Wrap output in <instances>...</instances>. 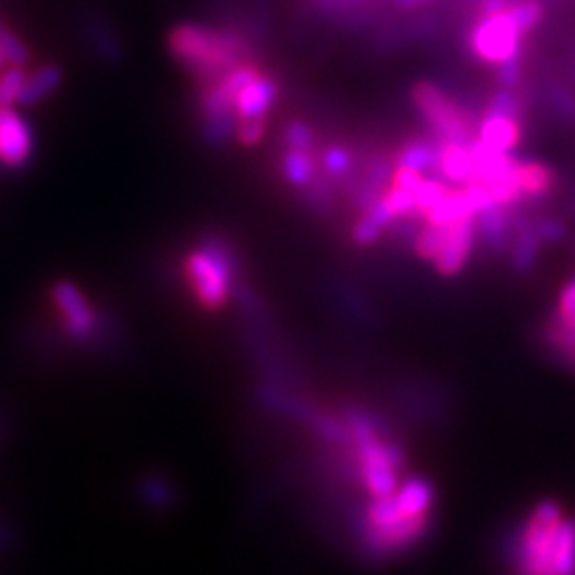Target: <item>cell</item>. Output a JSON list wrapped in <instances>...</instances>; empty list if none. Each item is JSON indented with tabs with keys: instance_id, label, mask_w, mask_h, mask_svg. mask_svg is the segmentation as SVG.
I'll list each match as a JSON object with an SVG mask.
<instances>
[{
	"instance_id": "18",
	"label": "cell",
	"mask_w": 575,
	"mask_h": 575,
	"mask_svg": "<svg viewBox=\"0 0 575 575\" xmlns=\"http://www.w3.org/2000/svg\"><path fill=\"white\" fill-rule=\"evenodd\" d=\"M467 216H476V213L472 211L469 198L465 194V188L461 186L458 191H448V194L425 216V220H427V224L450 227V224H454Z\"/></svg>"
},
{
	"instance_id": "8",
	"label": "cell",
	"mask_w": 575,
	"mask_h": 575,
	"mask_svg": "<svg viewBox=\"0 0 575 575\" xmlns=\"http://www.w3.org/2000/svg\"><path fill=\"white\" fill-rule=\"evenodd\" d=\"M478 220V235L488 252L501 254L507 249V245L514 241L518 231V224L523 222L521 216H516L514 207L507 205H492L476 216Z\"/></svg>"
},
{
	"instance_id": "10",
	"label": "cell",
	"mask_w": 575,
	"mask_h": 575,
	"mask_svg": "<svg viewBox=\"0 0 575 575\" xmlns=\"http://www.w3.org/2000/svg\"><path fill=\"white\" fill-rule=\"evenodd\" d=\"M435 178L437 180L441 178L443 182H454V184H461V186L474 182L476 167H474V158H472L469 145H441Z\"/></svg>"
},
{
	"instance_id": "20",
	"label": "cell",
	"mask_w": 575,
	"mask_h": 575,
	"mask_svg": "<svg viewBox=\"0 0 575 575\" xmlns=\"http://www.w3.org/2000/svg\"><path fill=\"white\" fill-rule=\"evenodd\" d=\"M282 173L288 184L296 188L309 186L318 173V162L311 156V149H288L282 160Z\"/></svg>"
},
{
	"instance_id": "33",
	"label": "cell",
	"mask_w": 575,
	"mask_h": 575,
	"mask_svg": "<svg viewBox=\"0 0 575 575\" xmlns=\"http://www.w3.org/2000/svg\"><path fill=\"white\" fill-rule=\"evenodd\" d=\"M550 107L563 120H575V95L565 88H554L550 93Z\"/></svg>"
},
{
	"instance_id": "30",
	"label": "cell",
	"mask_w": 575,
	"mask_h": 575,
	"mask_svg": "<svg viewBox=\"0 0 575 575\" xmlns=\"http://www.w3.org/2000/svg\"><path fill=\"white\" fill-rule=\"evenodd\" d=\"M322 169L327 171V175L331 178H343L350 173L352 169V158L345 149L341 147H329L322 156Z\"/></svg>"
},
{
	"instance_id": "38",
	"label": "cell",
	"mask_w": 575,
	"mask_h": 575,
	"mask_svg": "<svg viewBox=\"0 0 575 575\" xmlns=\"http://www.w3.org/2000/svg\"><path fill=\"white\" fill-rule=\"evenodd\" d=\"M4 64V56H2V51H0V66Z\"/></svg>"
},
{
	"instance_id": "11",
	"label": "cell",
	"mask_w": 575,
	"mask_h": 575,
	"mask_svg": "<svg viewBox=\"0 0 575 575\" xmlns=\"http://www.w3.org/2000/svg\"><path fill=\"white\" fill-rule=\"evenodd\" d=\"M476 139L499 151H512L523 139V122L514 118H505V115L481 113Z\"/></svg>"
},
{
	"instance_id": "1",
	"label": "cell",
	"mask_w": 575,
	"mask_h": 575,
	"mask_svg": "<svg viewBox=\"0 0 575 575\" xmlns=\"http://www.w3.org/2000/svg\"><path fill=\"white\" fill-rule=\"evenodd\" d=\"M173 56L203 82L213 84L245 58V41L235 30L182 24L169 37Z\"/></svg>"
},
{
	"instance_id": "16",
	"label": "cell",
	"mask_w": 575,
	"mask_h": 575,
	"mask_svg": "<svg viewBox=\"0 0 575 575\" xmlns=\"http://www.w3.org/2000/svg\"><path fill=\"white\" fill-rule=\"evenodd\" d=\"M443 142H439L435 135L431 137H420L414 142H407L403 149L399 151V167H407L414 171H429L431 175L437 173V162H439V149Z\"/></svg>"
},
{
	"instance_id": "39",
	"label": "cell",
	"mask_w": 575,
	"mask_h": 575,
	"mask_svg": "<svg viewBox=\"0 0 575 575\" xmlns=\"http://www.w3.org/2000/svg\"><path fill=\"white\" fill-rule=\"evenodd\" d=\"M574 282H575V278H574Z\"/></svg>"
},
{
	"instance_id": "37",
	"label": "cell",
	"mask_w": 575,
	"mask_h": 575,
	"mask_svg": "<svg viewBox=\"0 0 575 575\" xmlns=\"http://www.w3.org/2000/svg\"><path fill=\"white\" fill-rule=\"evenodd\" d=\"M9 539H11V533L4 527H0V548L9 546Z\"/></svg>"
},
{
	"instance_id": "9",
	"label": "cell",
	"mask_w": 575,
	"mask_h": 575,
	"mask_svg": "<svg viewBox=\"0 0 575 575\" xmlns=\"http://www.w3.org/2000/svg\"><path fill=\"white\" fill-rule=\"evenodd\" d=\"M278 82L267 75H256L237 98H235V113L241 120H260L267 115V111L273 107L278 98Z\"/></svg>"
},
{
	"instance_id": "25",
	"label": "cell",
	"mask_w": 575,
	"mask_h": 575,
	"mask_svg": "<svg viewBox=\"0 0 575 575\" xmlns=\"http://www.w3.org/2000/svg\"><path fill=\"white\" fill-rule=\"evenodd\" d=\"M24 66H9L0 73V107H15L26 82Z\"/></svg>"
},
{
	"instance_id": "34",
	"label": "cell",
	"mask_w": 575,
	"mask_h": 575,
	"mask_svg": "<svg viewBox=\"0 0 575 575\" xmlns=\"http://www.w3.org/2000/svg\"><path fill=\"white\" fill-rule=\"evenodd\" d=\"M265 137V118L260 120H241L237 126V139L243 145H256Z\"/></svg>"
},
{
	"instance_id": "26",
	"label": "cell",
	"mask_w": 575,
	"mask_h": 575,
	"mask_svg": "<svg viewBox=\"0 0 575 575\" xmlns=\"http://www.w3.org/2000/svg\"><path fill=\"white\" fill-rule=\"evenodd\" d=\"M448 194V186L443 180L437 178H423L420 186L414 192V203H416V213L418 216H427L432 207Z\"/></svg>"
},
{
	"instance_id": "28",
	"label": "cell",
	"mask_w": 575,
	"mask_h": 575,
	"mask_svg": "<svg viewBox=\"0 0 575 575\" xmlns=\"http://www.w3.org/2000/svg\"><path fill=\"white\" fill-rule=\"evenodd\" d=\"M0 51L4 56V62H9L11 66H24L30 58V51L24 46V41L7 28L0 33Z\"/></svg>"
},
{
	"instance_id": "22",
	"label": "cell",
	"mask_w": 575,
	"mask_h": 575,
	"mask_svg": "<svg viewBox=\"0 0 575 575\" xmlns=\"http://www.w3.org/2000/svg\"><path fill=\"white\" fill-rule=\"evenodd\" d=\"M314 431L318 432L325 441L333 443V445H347L352 443L350 439V429L345 425L343 418H337L331 414H320V412H314V416L309 418Z\"/></svg>"
},
{
	"instance_id": "13",
	"label": "cell",
	"mask_w": 575,
	"mask_h": 575,
	"mask_svg": "<svg viewBox=\"0 0 575 575\" xmlns=\"http://www.w3.org/2000/svg\"><path fill=\"white\" fill-rule=\"evenodd\" d=\"M541 343L559 363L575 371V327H570L552 316L541 327Z\"/></svg>"
},
{
	"instance_id": "4",
	"label": "cell",
	"mask_w": 575,
	"mask_h": 575,
	"mask_svg": "<svg viewBox=\"0 0 575 575\" xmlns=\"http://www.w3.org/2000/svg\"><path fill=\"white\" fill-rule=\"evenodd\" d=\"M521 28L505 9L501 13L479 15L469 33V49L481 62L499 66L501 62L525 49L521 46Z\"/></svg>"
},
{
	"instance_id": "7",
	"label": "cell",
	"mask_w": 575,
	"mask_h": 575,
	"mask_svg": "<svg viewBox=\"0 0 575 575\" xmlns=\"http://www.w3.org/2000/svg\"><path fill=\"white\" fill-rule=\"evenodd\" d=\"M476 240H478L476 216H467V218L450 224L448 227V241H445L443 249L439 252V256L435 258L437 271L445 278L458 276L465 269V265L474 252Z\"/></svg>"
},
{
	"instance_id": "6",
	"label": "cell",
	"mask_w": 575,
	"mask_h": 575,
	"mask_svg": "<svg viewBox=\"0 0 575 575\" xmlns=\"http://www.w3.org/2000/svg\"><path fill=\"white\" fill-rule=\"evenodd\" d=\"M33 147L28 122L13 107H0V162L9 169H20L30 160Z\"/></svg>"
},
{
	"instance_id": "32",
	"label": "cell",
	"mask_w": 575,
	"mask_h": 575,
	"mask_svg": "<svg viewBox=\"0 0 575 575\" xmlns=\"http://www.w3.org/2000/svg\"><path fill=\"white\" fill-rule=\"evenodd\" d=\"M533 231L537 233V237L541 240V243H559V241L565 237V227L563 222H559L556 218H550V216H543V218H537L530 222Z\"/></svg>"
},
{
	"instance_id": "24",
	"label": "cell",
	"mask_w": 575,
	"mask_h": 575,
	"mask_svg": "<svg viewBox=\"0 0 575 575\" xmlns=\"http://www.w3.org/2000/svg\"><path fill=\"white\" fill-rule=\"evenodd\" d=\"M448 241V227H437V224H427V229H423L416 240H414V247H416V254L423 258V260H431L435 262V258L439 256V252L443 249Z\"/></svg>"
},
{
	"instance_id": "21",
	"label": "cell",
	"mask_w": 575,
	"mask_h": 575,
	"mask_svg": "<svg viewBox=\"0 0 575 575\" xmlns=\"http://www.w3.org/2000/svg\"><path fill=\"white\" fill-rule=\"evenodd\" d=\"M137 492H139V499L144 505H147L149 510H158V512L173 507V503L178 501L175 486L169 479L156 476V474L145 476L139 481Z\"/></svg>"
},
{
	"instance_id": "35",
	"label": "cell",
	"mask_w": 575,
	"mask_h": 575,
	"mask_svg": "<svg viewBox=\"0 0 575 575\" xmlns=\"http://www.w3.org/2000/svg\"><path fill=\"white\" fill-rule=\"evenodd\" d=\"M510 7V0H479V15L501 13Z\"/></svg>"
},
{
	"instance_id": "31",
	"label": "cell",
	"mask_w": 575,
	"mask_h": 575,
	"mask_svg": "<svg viewBox=\"0 0 575 575\" xmlns=\"http://www.w3.org/2000/svg\"><path fill=\"white\" fill-rule=\"evenodd\" d=\"M284 144L288 149H311L314 147V131L305 122H292L284 131Z\"/></svg>"
},
{
	"instance_id": "5",
	"label": "cell",
	"mask_w": 575,
	"mask_h": 575,
	"mask_svg": "<svg viewBox=\"0 0 575 575\" xmlns=\"http://www.w3.org/2000/svg\"><path fill=\"white\" fill-rule=\"evenodd\" d=\"M51 301L62 318L64 331L77 341H84L93 335L98 327L95 307L86 298V294L73 282H58L51 288Z\"/></svg>"
},
{
	"instance_id": "3",
	"label": "cell",
	"mask_w": 575,
	"mask_h": 575,
	"mask_svg": "<svg viewBox=\"0 0 575 575\" xmlns=\"http://www.w3.org/2000/svg\"><path fill=\"white\" fill-rule=\"evenodd\" d=\"M412 98L435 135L443 144L472 145L478 135L474 113L458 107L441 88L431 82H418L412 88Z\"/></svg>"
},
{
	"instance_id": "14",
	"label": "cell",
	"mask_w": 575,
	"mask_h": 575,
	"mask_svg": "<svg viewBox=\"0 0 575 575\" xmlns=\"http://www.w3.org/2000/svg\"><path fill=\"white\" fill-rule=\"evenodd\" d=\"M399 507L403 510L405 516H427L431 512L432 501H435V488L431 481L425 478H407L394 492Z\"/></svg>"
},
{
	"instance_id": "29",
	"label": "cell",
	"mask_w": 575,
	"mask_h": 575,
	"mask_svg": "<svg viewBox=\"0 0 575 575\" xmlns=\"http://www.w3.org/2000/svg\"><path fill=\"white\" fill-rule=\"evenodd\" d=\"M523 56H525V49H521V51L514 53L510 60H505V62L499 64L497 79H499L501 88H510V90H514V88L521 86V82H523V73H525V69H523Z\"/></svg>"
},
{
	"instance_id": "2",
	"label": "cell",
	"mask_w": 575,
	"mask_h": 575,
	"mask_svg": "<svg viewBox=\"0 0 575 575\" xmlns=\"http://www.w3.org/2000/svg\"><path fill=\"white\" fill-rule=\"evenodd\" d=\"M186 278L196 301L207 309H220L233 288L237 262L229 243L218 237L203 241L186 260Z\"/></svg>"
},
{
	"instance_id": "36",
	"label": "cell",
	"mask_w": 575,
	"mask_h": 575,
	"mask_svg": "<svg viewBox=\"0 0 575 575\" xmlns=\"http://www.w3.org/2000/svg\"><path fill=\"white\" fill-rule=\"evenodd\" d=\"M425 2H429V0H396V4H399L401 9H414V7H420V4H425Z\"/></svg>"
},
{
	"instance_id": "23",
	"label": "cell",
	"mask_w": 575,
	"mask_h": 575,
	"mask_svg": "<svg viewBox=\"0 0 575 575\" xmlns=\"http://www.w3.org/2000/svg\"><path fill=\"white\" fill-rule=\"evenodd\" d=\"M484 113H490V115H505V118H514V120H521L523 122V115H525V102L523 98L516 95L514 90L510 88H499L494 95L490 96Z\"/></svg>"
},
{
	"instance_id": "15",
	"label": "cell",
	"mask_w": 575,
	"mask_h": 575,
	"mask_svg": "<svg viewBox=\"0 0 575 575\" xmlns=\"http://www.w3.org/2000/svg\"><path fill=\"white\" fill-rule=\"evenodd\" d=\"M541 245L543 243L537 237V233L533 231L530 222L523 220L518 224V231L514 235V241H512V254H510L512 269L518 276H528L537 267L539 256H541Z\"/></svg>"
},
{
	"instance_id": "17",
	"label": "cell",
	"mask_w": 575,
	"mask_h": 575,
	"mask_svg": "<svg viewBox=\"0 0 575 575\" xmlns=\"http://www.w3.org/2000/svg\"><path fill=\"white\" fill-rule=\"evenodd\" d=\"M521 188L525 200H541L556 188V175L548 164L541 162H521L518 169Z\"/></svg>"
},
{
	"instance_id": "12",
	"label": "cell",
	"mask_w": 575,
	"mask_h": 575,
	"mask_svg": "<svg viewBox=\"0 0 575 575\" xmlns=\"http://www.w3.org/2000/svg\"><path fill=\"white\" fill-rule=\"evenodd\" d=\"M62 69L56 64H44L37 66L33 73L26 75L24 82V90L20 95L17 105L20 107H35L39 102H44L48 96L53 95L60 86H62Z\"/></svg>"
},
{
	"instance_id": "27",
	"label": "cell",
	"mask_w": 575,
	"mask_h": 575,
	"mask_svg": "<svg viewBox=\"0 0 575 575\" xmlns=\"http://www.w3.org/2000/svg\"><path fill=\"white\" fill-rule=\"evenodd\" d=\"M512 20L516 22V26L521 28V33L525 35L528 30H533L537 26V22L541 20V4L537 0H518V2H510L507 7Z\"/></svg>"
},
{
	"instance_id": "19",
	"label": "cell",
	"mask_w": 575,
	"mask_h": 575,
	"mask_svg": "<svg viewBox=\"0 0 575 575\" xmlns=\"http://www.w3.org/2000/svg\"><path fill=\"white\" fill-rule=\"evenodd\" d=\"M394 222V218L390 216V211L383 205L382 196L369 207L365 209V213L360 216V220L354 227L352 237L358 245H371L380 240L386 227H390Z\"/></svg>"
}]
</instances>
